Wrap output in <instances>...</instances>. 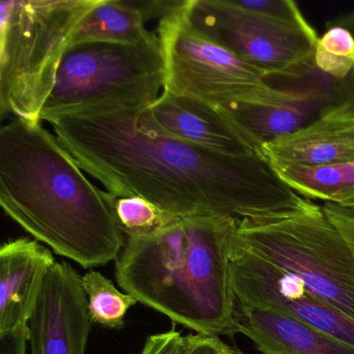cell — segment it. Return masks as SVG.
Returning a JSON list of instances; mask_svg holds the SVG:
<instances>
[{
  "instance_id": "obj_7",
  "label": "cell",
  "mask_w": 354,
  "mask_h": 354,
  "mask_svg": "<svg viewBox=\"0 0 354 354\" xmlns=\"http://www.w3.org/2000/svg\"><path fill=\"white\" fill-rule=\"evenodd\" d=\"M158 39L165 64L163 90L214 109L265 106L279 102L288 90L267 84L268 76L242 61L190 19L187 0L162 18Z\"/></svg>"
},
{
  "instance_id": "obj_28",
  "label": "cell",
  "mask_w": 354,
  "mask_h": 354,
  "mask_svg": "<svg viewBox=\"0 0 354 354\" xmlns=\"http://www.w3.org/2000/svg\"><path fill=\"white\" fill-rule=\"evenodd\" d=\"M231 354H248L244 352L243 350L239 349L236 346H232V353Z\"/></svg>"
},
{
  "instance_id": "obj_25",
  "label": "cell",
  "mask_w": 354,
  "mask_h": 354,
  "mask_svg": "<svg viewBox=\"0 0 354 354\" xmlns=\"http://www.w3.org/2000/svg\"><path fill=\"white\" fill-rule=\"evenodd\" d=\"M232 346L227 345L218 337L188 335L185 354H231Z\"/></svg>"
},
{
  "instance_id": "obj_22",
  "label": "cell",
  "mask_w": 354,
  "mask_h": 354,
  "mask_svg": "<svg viewBox=\"0 0 354 354\" xmlns=\"http://www.w3.org/2000/svg\"><path fill=\"white\" fill-rule=\"evenodd\" d=\"M187 349V335L171 329L165 333H155L147 339L140 354H185Z\"/></svg>"
},
{
  "instance_id": "obj_21",
  "label": "cell",
  "mask_w": 354,
  "mask_h": 354,
  "mask_svg": "<svg viewBox=\"0 0 354 354\" xmlns=\"http://www.w3.org/2000/svg\"><path fill=\"white\" fill-rule=\"evenodd\" d=\"M237 7L252 13L285 21L302 22L306 18L291 0H233Z\"/></svg>"
},
{
  "instance_id": "obj_10",
  "label": "cell",
  "mask_w": 354,
  "mask_h": 354,
  "mask_svg": "<svg viewBox=\"0 0 354 354\" xmlns=\"http://www.w3.org/2000/svg\"><path fill=\"white\" fill-rule=\"evenodd\" d=\"M138 127L232 157L265 155L263 145L244 134L218 109L163 90L150 106L138 111Z\"/></svg>"
},
{
  "instance_id": "obj_27",
  "label": "cell",
  "mask_w": 354,
  "mask_h": 354,
  "mask_svg": "<svg viewBox=\"0 0 354 354\" xmlns=\"http://www.w3.org/2000/svg\"><path fill=\"white\" fill-rule=\"evenodd\" d=\"M331 203L354 211V187L337 194Z\"/></svg>"
},
{
  "instance_id": "obj_16",
  "label": "cell",
  "mask_w": 354,
  "mask_h": 354,
  "mask_svg": "<svg viewBox=\"0 0 354 354\" xmlns=\"http://www.w3.org/2000/svg\"><path fill=\"white\" fill-rule=\"evenodd\" d=\"M156 36L129 0H99L98 5L80 22L70 45L82 42L138 44Z\"/></svg>"
},
{
  "instance_id": "obj_4",
  "label": "cell",
  "mask_w": 354,
  "mask_h": 354,
  "mask_svg": "<svg viewBox=\"0 0 354 354\" xmlns=\"http://www.w3.org/2000/svg\"><path fill=\"white\" fill-rule=\"evenodd\" d=\"M99 0L0 3V115L40 121L76 28Z\"/></svg>"
},
{
  "instance_id": "obj_2",
  "label": "cell",
  "mask_w": 354,
  "mask_h": 354,
  "mask_svg": "<svg viewBox=\"0 0 354 354\" xmlns=\"http://www.w3.org/2000/svg\"><path fill=\"white\" fill-rule=\"evenodd\" d=\"M40 121L0 129V205L38 241L84 268L117 260L125 246L103 190Z\"/></svg>"
},
{
  "instance_id": "obj_24",
  "label": "cell",
  "mask_w": 354,
  "mask_h": 354,
  "mask_svg": "<svg viewBox=\"0 0 354 354\" xmlns=\"http://www.w3.org/2000/svg\"><path fill=\"white\" fill-rule=\"evenodd\" d=\"M130 3L142 14L145 22L154 18L167 17L180 9L186 0H129Z\"/></svg>"
},
{
  "instance_id": "obj_11",
  "label": "cell",
  "mask_w": 354,
  "mask_h": 354,
  "mask_svg": "<svg viewBox=\"0 0 354 354\" xmlns=\"http://www.w3.org/2000/svg\"><path fill=\"white\" fill-rule=\"evenodd\" d=\"M82 277L55 263L30 321V354H86L92 322Z\"/></svg>"
},
{
  "instance_id": "obj_23",
  "label": "cell",
  "mask_w": 354,
  "mask_h": 354,
  "mask_svg": "<svg viewBox=\"0 0 354 354\" xmlns=\"http://www.w3.org/2000/svg\"><path fill=\"white\" fill-rule=\"evenodd\" d=\"M325 214L345 240L354 259V211L333 203L322 205Z\"/></svg>"
},
{
  "instance_id": "obj_8",
  "label": "cell",
  "mask_w": 354,
  "mask_h": 354,
  "mask_svg": "<svg viewBox=\"0 0 354 354\" xmlns=\"http://www.w3.org/2000/svg\"><path fill=\"white\" fill-rule=\"evenodd\" d=\"M187 12L200 30L268 77L299 78L316 68L319 37L306 20L252 13L233 0H187Z\"/></svg>"
},
{
  "instance_id": "obj_5",
  "label": "cell",
  "mask_w": 354,
  "mask_h": 354,
  "mask_svg": "<svg viewBox=\"0 0 354 354\" xmlns=\"http://www.w3.org/2000/svg\"><path fill=\"white\" fill-rule=\"evenodd\" d=\"M235 239L354 322L353 256L322 206L308 200L285 216L238 219Z\"/></svg>"
},
{
  "instance_id": "obj_18",
  "label": "cell",
  "mask_w": 354,
  "mask_h": 354,
  "mask_svg": "<svg viewBox=\"0 0 354 354\" xmlns=\"http://www.w3.org/2000/svg\"><path fill=\"white\" fill-rule=\"evenodd\" d=\"M82 281L91 322L105 328H123L128 310L138 304V300L120 291L111 279L98 271H88L82 277Z\"/></svg>"
},
{
  "instance_id": "obj_9",
  "label": "cell",
  "mask_w": 354,
  "mask_h": 354,
  "mask_svg": "<svg viewBox=\"0 0 354 354\" xmlns=\"http://www.w3.org/2000/svg\"><path fill=\"white\" fill-rule=\"evenodd\" d=\"M230 263L237 308L279 313L354 347V322L316 297L299 279L240 245L235 233Z\"/></svg>"
},
{
  "instance_id": "obj_19",
  "label": "cell",
  "mask_w": 354,
  "mask_h": 354,
  "mask_svg": "<svg viewBox=\"0 0 354 354\" xmlns=\"http://www.w3.org/2000/svg\"><path fill=\"white\" fill-rule=\"evenodd\" d=\"M103 196L128 238L152 235L179 218L142 196H119L109 192H103Z\"/></svg>"
},
{
  "instance_id": "obj_13",
  "label": "cell",
  "mask_w": 354,
  "mask_h": 354,
  "mask_svg": "<svg viewBox=\"0 0 354 354\" xmlns=\"http://www.w3.org/2000/svg\"><path fill=\"white\" fill-rule=\"evenodd\" d=\"M55 257L38 240L5 242L0 248V333L30 328Z\"/></svg>"
},
{
  "instance_id": "obj_6",
  "label": "cell",
  "mask_w": 354,
  "mask_h": 354,
  "mask_svg": "<svg viewBox=\"0 0 354 354\" xmlns=\"http://www.w3.org/2000/svg\"><path fill=\"white\" fill-rule=\"evenodd\" d=\"M165 88L158 36L138 44L82 42L64 55L41 122L113 105H151Z\"/></svg>"
},
{
  "instance_id": "obj_26",
  "label": "cell",
  "mask_w": 354,
  "mask_h": 354,
  "mask_svg": "<svg viewBox=\"0 0 354 354\" xmlns=\"http://www.w3.org/2000/svg\"><path fill=\"white\" fill-rule=\"evenodd\" d=\"M30 327L24 330L0 333V354H26Z\"/></svg>"
},
{
  "instance_id": "obj_3",
  "label": "cell",
  "mask_w": 354,
  "mask_h": 354,
  "mask_svg": "<svg viewBox=\"0 0 354 354\" xmlns=\"http://www.w3.org/2000/svg\"><path fill=\"white\" fill-rule=\"evenodd\" d=\"M238 219L187 216L152 235L128 238L115 262L120 287L200 335L234 337L237 302L231 250Z\"/></svg>"
},
{
  "instance_id": "obj_12",
  "label": "cell",
  "mask_w": 354,
  "mask_h": 354,
  "mask_svg": "<svg viewBox=\"0 0 354 354\" xmlns=\"http://www.w3.org/2000/svg\"><path fill=\"white\" fill-rule=\"evenodd\" d=\"M271 165L354 163V95L327 105L297 131L263 144Z\"/></svg>"
},
{
  "instance_id": "obj_1",
  "label": "cell",
  "mask_w": 354,
  "mask_h": 354,
  "mask_svg": "<svg viewBox=\"0 0 354 354\" xmlns=\"http://www.w3.org/2000/svg\"><path fill=\"white\" fill-rule=\"evenodd\" d=\"M97 107L50 122L80 167L119 196H142L177 217L268 221L308 200L277 175L265 155L232 157L138 127V109Z\"/></svg>"
},
{
  "instance_id": "obj_15",
  "label": "cell",
  "mask_w": 354,
  "mask_h": 354,
  "mask_svg": "<svg viewBox=\"0 0 354 354\" xmlns=\"http://www.w3.org/2000/svg\"><path fill=\"white\" fill-rule=\"evenodd\" d=\"M326 97L325 88L315 84L302 90H288L287 95L273 104L238 105L218 111L236 128L263 145L310 123Z\"/></svg>"
},
{
  "instance_id": "obj_14",
  "label": "cell",
  "mask_w": 354,
  "mask_h": 354,
  "mask_svg": "<svg viewBox=\"0 0 354 354\" xmlns=\"http://www.w3.org/2000/svg\"><path fill=\"white\" fill-rule=\"evenodd\" d=\"M236 333L261 354H354L353 346L268 310L237 308Z\"/></svg>"
},
{
  "instance_id": "obj_17",
  "label": "cell",
  "mask_w": 354,
  "mask_h": 354,
  "mask_svg": "<svg viewBox=\"0 0 354 354\" xmlns=\"http://www.w3.org/2000/svg\"><path fill=\"white\" fill-rule=\"evenodd\" d=\"M272 167L279 177L306 200L331 203L335 196L354 187V163Z\"/></svg>"
},
{
  "instance_id": "obj_20",
  "label": "cell",
  "mask_w": 354,
  "mask_h": 354,
  "mask_svg": "<svg viewBox=\"0 0 354 354\" xmlns=\"http://www.w3.org/2000/svg\"><path fill=\"white\" fill-rule=\"evenodd\" d=\"M315 65L335 80L350 75L354 71V38L351 32L342 26L326 30L317 43Z\"/></svg>"
}]
</instances>
